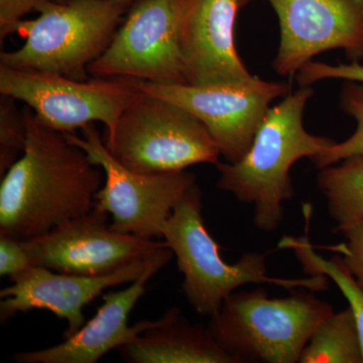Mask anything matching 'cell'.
Here are the masks:
<instances>
[{
	"mask_svg": "<svg viewBox=\"0 0 363 363\" xmlns=\"http://www.w3.org/2000/svg\"><path fill=\"white\" fill-rule=\"evenodd\" d=\"M28 140L1 177L0 236L26 241L91 211L104 175L87 154L23 109Z\"/></svg>",
	"mask_w": 363,
	"mask_h": 363,
	"instance_id": "6da1fadb",
	"label": "cell"
},
{
	"mask_svg": "<svg viewBox=\"0 0 363 363\" xmlns=\"http://www.w3.org/2000/svg\"><path fill=\"white\" fill-rule=\"evenodd\" d=\"M312 86L300 87L269 107L252 147L238 161L216 164L217 188L253 206V224L264 233L276 230L284 219V203L294 196L290 172L298 160H312L335 145V140L311 135L303 124Z\"/></svg>",
	"mask_w": 363,
	"mask_h": 363,
	"instance_id": "7a4b0ae2",
	"label": "cell"
},
{
	"mask_svg": "<svg viewBox=\"0 0 363 363\" xmlns=\"http://www.w3.org/2000/svg\"><path fill=\"white\" fill-rule=\"evenodd\" d=\"M202 206L201 190L194 184L177 203L162 231L183 274L182 290L198 314L213 316L228 296L247 284H274L313 292L326 288L325 276L296 279L269 277L264 253H245L235 264H227L205 225Z\"/></svg>",
	"mask_w": 363,
	"mask_h": 363,
	"instance_id": "3957f363",
	"label": "cell"
},
{
	"mask_svg": "<svg viewBox=\"0 0 363 363\" xmlns=\"http://www.w3.org/2000/svg\"><path fill=\"white\" fill-rule=\"evenodd\" d=\"M311 292L271 298L262 288L235 291L210 317L208 328L238 362H298L318 325L333 312Z\"/></svg>",
	"mask_w": 363,
	"mask_h": 363,
	"instance_id": "277c9868",
	"label": "cell"
},
{
	"mask_svg": "<svg viewBox=\"0 0 363 363\" xmlns=\"http://www.w3.org/2000/svg\"><path fill=\"white\" fill-rule=\"evenodd\" d=\"M128 6L116 0L45 2L37 18L16 26L25 44L2 52L0 64L88 80V66L111 44Z\"/></svg>",
	"mask_w": 363,
	"mask_h": 363,
	"instance_id": "5b68a950",
	"label": "cell"
},
{
	"mask_svg": "<svg viewBox=\"0 0 363 363\" xmlns=\"http://www.w3.org/2000/svg\"><path fill=\"white\" fill-rule=\"evenodd\" d=\"M104 142L114 159L140 174L171 173L197 164L216 166L221 156L197 117L142 90Z\"/></svg>",
	"mask_w": 363,
	"mask_h": 363,
	"instance_id": "8992f818",
	"label": "cell"
},
{
	"mask_svg": "<svg viewBox=\"0 0 363 363\" xmlns=\"http://www.w3.org/2000/svg\"><path fill=\"white\" fill-rule=\"evenodd\" d=\"M82 138L65 133L67 140L81 147L104 171L105 180L95 196L94 206L112 215L111 229L145 240L162 238V226L177 203L196 184L191 172L140 174L125 168L107 150L96 125L81 128Z\"/></svg>",
	"mask_w": 363,
	"mask_h": 363,
	"instance_id": "52a82bcc",
	"label": "cell"
},
{
	"mask_svg": "<svg viewBox=\"0 0 363 363\" xmlns=\"http://www.w3.org/2000/svg\"><path fill=\"white\" fill-rule=\"evenodd\" d=\"M133 79L75 80L0 64V93L25 102L40 123L59 133H74L95 121L111 135L119 117L138 94Z\"/></svg>",
	"mask_w": 363,
	"mask_h": 363,
	"instance_id": "ba28073f",
	"label": "cell"
},
{
	"mask_svg": "<svg viewBox=\"0 0 363 363\" xmlns=\"http://www.w3.org/2000/svg\"><path fill=\"white\" fill-rule=\"evenodd\" d=\"M136 88L168 100L197 117L214 138L221 156L234 164L245 156L276 98L290 94V82L252 76L211 85L160 84L133 79Z\"/></svg>",
	"mask_w": 363,
	"mask_h": 363,
	"instance_id": "9c48e42d",
	"label": "cell"
},
{
	"mask_svg": "<svg viewBox=\"0 0 363 363\" xmlns=\"http://www.w3.org/2000/svg\"><path fill=\"white\" fill-rule=\"evenodd\" d=\"M184 0H138L111 44L88 66L93 77L188 84L179 43Z\"/></svg>",
	"mask_w": 363,
	"mask_h": 363,
	"instance_id": "30bf717a",
	"label": "cell"
},
{
	"mask_svg": "<svg viewBox=\"0 0 363 363\" xmlns=\"http://www.w3.org/2000/svg\"><path fill=\"white\" fill-rule=\"evenodd\" d=\"M107 215L94 206L44 235L21 241L32 266L78 276H104L169 247L166 241L116 233L107 224Z\"/></svg>",
	"mask_w": 363,
	"mask_h": 363,
	"instance_id": "8fae6325",
	"label": "cell"
},
{
	"mask_svg": "<svg viewBox=\"0 0 363 363\" xmlns=\"http://www.w3.org/2000/svg\"><path fill=\"white\" fill-rule=\"evenodd\" d=\"M278 16L281 40L272 68L293 77L317 55L341 49L363 60V0H267Z\"/></svg>",
	"mask_w": 363,
	"mask_h": 363,
	"instance_id": "7c38bea8",
	"label": "cell"
},
{
	"mask_svg": "<svg viewBox=\"0 0 363 363\" xmlns=\"http://www.w3.org/2000/svg\"><path fill=\"white\" fill-rule=\"evenodd\" d=\"M149 259L136 260L118 271L97 277L30 267L26 271L9 276L11 285L0 291V297L4 298L0 302V321L6 323L18 313L48 310L60 319L66 320L67 329L63 337L70 338L86 324L84 306L106 289L133 283L142 276Z\"/></svg>",
	"mask_w": 363,
	"mask_h": 363,
	"instance_id": "4fadbf2b",
	"label": "cell"
},
{
	"mask_svg": "<svg viewBox=\"0 0 363 363\" xmlns=\"http://www.w3.org/2000/svg\"><path fill=\"white\" fill-rule=\"evenodd\" d=\"M171 248L164 247L147 259L142 276L131 286L104 296L96 315L72 337L47 350L25 351L13 357L18 363H95L107 352L133 342L143 332L162 323V318L142 320L130 326L128 316L145 293L147 281L173 259Z\"/></svg>",
	"mask_w": 363,
	"mask_h": 363,
	"instance_id": "5bb4252c",
	"label": "cell"
},
{
	"mask_svg": "<svg viewBox=\"0 0 363 363\" xmlns=\"http://www.w3.org/2000/svg\"><path fill=\"white\" fill-rule=\"evenodd\" d=\"M242 0H184L179 43L188 84L240 82L253 75L234 45Z\"/></svg>",
	"mask_w": 363,
	"mask_h": 363,
	"instance_id": "9a60e30c",
	"label": "cell"
},
{
	"mask_svg": "<svg viewBox=\"0 0 363 363\" xmlns=\"http://www.w3.org/2000/svg\"><path fill=\"white\" fill-rule=\"evenodd\" d=\"M117 350L130 363H238L208 327L191 324L178 308L169 309L161 324Z\"/></svg>",
	"mask_w": 363,
	"mask_h": 363,
	"instance_id": "2e32d148",
	"label": "cell"
},
{
	"mask_svg": "<svg viewBox=\"0 0 363 363\" xmlns=\"http://www.w3.org/2000/svg\"><path fill=\"white\" fill-rule=\"evenodd\" d=\"M317 187L327 202L335 230L363 218V155L320 169Z\"/></svg>",
	"mask_w": 363,
	"mask_h": 363,
	"instance_id": "e0dca14e",
	"label": "cell"
},
{
	"mask_svg": "<svg viewBox=\"0 0 363 363\" xmlns=\"http://www.w3.org/2000/svg\"><path fill=\"white\" fill-rule=\"evenodd\" d=\"M301 363H363L357 321L350 307L321 322L301 355Z\"/></svg>",
	"mask_w": 363,
	"mask_h": 363,
	"instance_id": "ac0fdd59",
	"label": "cell"
},
{
	"mask_svg": "<svg viewBox=\"0 0 363 363\" xmlns=\"http://www.w3.org/2000/svg\"><path fill=\"white\" fill-rule=\"evenodd\" d=\"M289 241L290 247L295 250L298 259L302 262L306 271L313 276L328 277L338 286L339 290L350 303V309L354 315L363 352V290L348 269L343 257L337 255L332 257L330 259H325L313 250L311 245L307 240Z\"/></svg>",
	"mask_w": 363,
	"mask_h": 363,
	"instance_id": "d6986e66",
	"label": "cell"
},
{
	"mask_svg": "<svg viewBox=\"0 0 363 363\" xmlns=\"http://www.w3.org/2000/svg\"><path fill=\"white\" fill-rule=\"evenodd\" d=\"M340 108L357 121L354 133L342 143H336L312 160L317 169L337 164L347 157L363 155V83L345 81L341 88Z\"/></svg>",
	"mask_w": 363,
	"mask_h": 363,
	"instance_id": "ffe728a7",
	"label": "cell"
},
{
	"mask_svg": "<svg viewBox=\"0 0 363 363\" xmlns=\"http://www.w3.org/2000/svg\"><path fill=\"white\" fill-rule=\"evenodd\" d=\"M28 140V130L23 111L16 99L1 95L0 99V174L1 177L23 155Z\"/></svg>",
	"mask_w": 363,
	"mask_h": 363,
	"instance_id": "44dd1931",
	"label": "cell"
},
{
	"mask_svg": "<svg viewBox=\"0 0 363 363\" xmlns=\"http://www.w3.org/2000/svg\"><path fill=\"white\" fill-rule=\"evenodd\" d=\"M300 87H308L325 79H342L344 81H355L363 83V65L359 62L339 64L333 66L320 62L310 61L306 63L296 74Z\"/></svg>",
	"mask_w": 363,
	"mask_h": 363,
	"instance_id": "7402d4cb",
	"label": "cell"
},
{
	"mask_svg": "<svg viewBox=\"0 0 363 363\" xmlns=\"http://www.w3.org/2000/svg\"><path fill=\"white\" fill-rule=\"evenodd\" d=\"M342 233L346 242L337 247L343 260L363 290V218L335 230Z\"/></svg>",
	"mask_w": 363,
	"mask_h": 363,
	"instance_id": "603a6c76",
	"label": "cell"
},
{
	"mask_svg": "<svg viewBox=\"0 0 363 363\" xmlns=\"http://www.w3.org/2000/svg\"><path fill=\"white\" fill-rule=\"evenodd\" d=\"M57 0H0V40L16 33V26L26 14L38 11L45 2Z\"/></svg>",
	"mask_w": 363,
	"mask_h": 363,
	"instance_id": "cb8c5ba5",
	"label": "cell"
},
{
	"mask_svg": "<svg viewBox=\"0 0 363 363\" xmlns=\"http://www.w3.org/2000/svg\"><path fill=\"white\" fill-rule=\"evenodd\" d=\"M32 267L21 241L0 236V276H11Z\"/></svg>",
	"mask_w": 363,
	"mask_h": 363,
	"instance_id": "d4e9b609",
	"label": "cell"
},
{
	"mask_svg": "<svg viewBox=\"0 0 363 363\" xmlns=\"http://www.w3.org/2000/svg\"><path fill=\"white\" fill-rule=\"evenodd\" d=\"M116 1L128 2V4H130L133 0H116Z\"/></svg>",
	"mask_w": 363,
	"mask_h": 363,
	"instance_id": "484cf974",
	"label": "cell"
},
{
	"mask_svg": "<svg viewBox=\"0 0 363 363\" xmlns=\"http://www.w3.org/2000/svg\"><path fill=\"white\" fill-rule=\"evenodd\" d=\"M250 0H242V4H243V6H245V4H247V2H250Z\"/></svg>",
	"mask_w": 363,
	"mask_h": 363,
	"instance_id": "4316f807",
	"label": "cell"
}]
</instances>
